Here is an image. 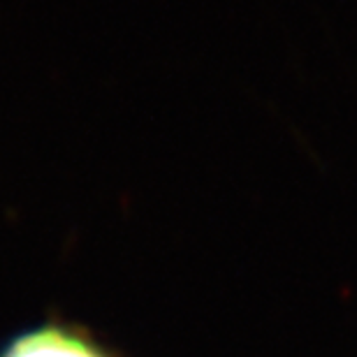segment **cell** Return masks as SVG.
I'll list each match as a JSON object with an SVG mask.
<instances>
[{
    "label": "cell",
    "instance_id": "obj_1",
    "mask_svg": "<svg viewBox=\"0 0 357 357\" xmlns=\"http://www.w3.org/2000/svg\"><path fill=\"white\" fill-rule=\"evenodd\" d=\"M0 357H119L82 325L61 318L21 330L0 346Z\"/></svg>",
    "mask_w": 357,
    "mask_h": 357
}]
</instances>
